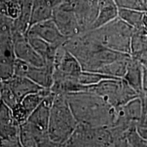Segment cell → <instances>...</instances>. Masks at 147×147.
<instances>
[{"mask_svg":"<svg viewBox=\"0 0 147 147\" xmlns=\"http://www.w3.org/2000/svg\"><path fill=\"white\" fill-rule=\"evenodd\" d=\"M64 47L77 59L82 70L123 78L131 55L104 47L86 33L69 38Z\"/></svg>","mask_w":147,"mask_h":147,"instance_id":"1","label":"cell"},{"mask_svg":"<svg viewBox=\"0 0 147 147\" xmlns=\"http://www.w3.org/2000/svg\"><path fill=\"white\" fill-rule=\"evenodd\" d=\"M65 95L78 123L104 127H111L115 125L117 109L102 97L91 91L74 92Z\"/></svg>","mask_w":147,"mask_h":147,"instance_id":"2","label":"cell"},{"mask_svg":"<svg viewBox=\"0 0 147 147\" xmlns=\"http://www.w3.org/2000/svg\"><path fill=\"white\" fill-rule=\"evenodd\" d=\"M78 123L71 111L65 94L55 93L50 111L49 135L55 146H64Z\"/></svg>","mask_w":147,"mask_h":147,"instance_id":"3","label":"cell"},{"mask_svg":"<svg viewBox=\"0 0 147 147\" xmlns=\"http://www.w3.org/2000/svg\"><path fill=\"white\" fill-rule=\"evenodd\" d=\"M84 33L104 47L130 55L134 28L119 16L102 27Z\"/></svg>","mask_w":147,"mask_h":147,"instance_id":"4","label":"cell"},{"mask_svg":"<svg viewBox=\"0 0 147 147\" xmlns=\"http://www.w3.org/2000/svg\"><path fill=\"white\" fill-rule=\"evenodd\" d=\"M87 91H91L102 97L115 108L125 105L134 99L139 97L137 92L123 78H109L98 83L89 86Z\"/></svg>","mask_w":147,"mask_h":147,"instance_id":"5","label":"cell"},{"mask_svg":"<svg viewBox=\"0 0 147 147\" xmlns=\"http://www.w3.org/2000/svg\"><path fill=\"white\" fill-rule=\"evenodd\" d=\"M64 146H113L109 127L78 123Z\"/></svg>","mask_w":147,"mask_h":147,"instance_id":"6","label":"cell"},{"mask_svg":"<svg viewBox=\"0 0 147 147\" xmlns=\"http://www.w3.org/2000/svg\"><path fill=\"white\" fill-rule=\"evenodd\" d=\"M19 131L20 124L12 110L0 100V139L2 146H21Z\"/></svg>","mask_w":147,"mask_h":147,"instance_id":"7","label":"cell"},{"mask_svg":"<svg viewBox=\"0 0 147 147\" xmlns=\"http://www.w3.org/2000/svg\"><path fill=\"white\" fill-rule=\"evenodd\" d=\"M14 75L27 77L45 89H51L53 84V65L35 66L16 59Z\"/></svg>","mask_w":147,"mask_h":147,"instance_id":"8","label":"cell"},{"mask_svg":"<svg viewBox=\"0 0 147 147\" xmlns=\"http://www.w3.org/2000/svg\"><path fill=\"white\" fill-rule=\"evenodd\" d=\"M53 19L61 34L67 38H72L82 34L69 0H66L55 7Z\"/></svg>","mask_w":147,"mask_h":147,"instance_id":"9","label":"cell"},{"mask_svg":"<svg viewBox=\"0 0 147 147\" xmlns=\"http://www.w3.org/2000/svg\"><path fill=\"white\" fill-rule=\"evenodd\" d=\"M14 51L16 58L35 66L46 65L45 59L37 53L27 38V34L12 33Z\"/></svg>","mask_w":147,"mask_h":147,"instance_id":"10","label":"cell"},{"mask_svg":"<svg viewBox=\"0 0 147 147\" xmlns=\"http://www.w3.org/2000/svg\"><path fill=\"white\" fill-rule=\"evenodd\" d=\"M27 34L39 37L55 47L64 45L68 39L61 34L53 18L32 25Z\"/></svg>","mask_w":147,"mask_h":147,"instance_id":"11","label":"cell"},{"mask_svg":"<svg viewBox=\"0 0 147 147\" xmlns=\"http://www.w3.org/2000/svg\"><path fill=\"white\" fill-rule=\"evenodd\" d=\"M82 33L91 30L97 15L98 3L91 0H69Z\"/></svg>","mask_w":147,"mask_h":147,"instance_id":"12","label":"cell"},{"mask_svg":"<svg viewBox=\"0 0 147 147\" xmlns=\"http://www.w3.org/2000/svg\"><path fill=\"white\" fill-rule=\"evenodd\" d=\"M50 92L51 89H43L39 92L31 93L24 97L17 107L12 110L18 123L21 125L25 123Z\"/></svg>","mask_w":147,"mask_h":147,"instance_id":"13","label":"cell"},{"mask_svg":"<svg viewBox=\"0 0 147 147\" xmlns=\"http://www.w3.org/2000/svg\"><path fill=\"white\" fill-rule=\"evenodd\" d=\"M16 59L12 39L0 42V80L7 81L14 76Z\"/></svg>","mask_w":147,"mask_h":147,"instance_id":"14","label":"cell"},{"mask_svg":"<svg viewBox=\"0 0 147 147\" xmlns=\"http://www.w3.org/2000/svg\"><path fill=\"white\" fill-rule=\"evenodd\" d=\"M5 82L8 84L11 91L19 103L27 95L39 92L45 89L27 77L16 75H14L10 79Z\"/></svg>","mask_w":147,"mask_h":147,"instance_id":"15","label":"cell"},{"mask_svg":"<svg viewBox=\"0 0 147 147\" xmlns=\"http://www.w3.org/2000/svg\"><path fill=\"white\" fill-rule=\"evenodd\" d=\"M119 10L115 0H99L97 15L91 29L102 27L118 17Z\"/></svg>","mask_w":147,"mask_h":147,"instance_id":"16","label":"cell"},{"mask_svg":"<svg viewBox=\"0 0 147 147\" xmlns=\"http://www.w3.org/2000/svg\"><path fill=\"white\" fill-rule=\"evenodd\" d=\"M143 69L144 66L131 56L126 73L123 77L127 83L137 92L139 97L142 93Z\"/></svg>","mask_w":147,"mask_h":147,"instance_id":"17","label":"cell"},{"mask_svg":"<svg viewBox=\"0 0 147 147\" xmlns=\"http://www.w3.org/2000/svg\"><path fill=\"white\" fill-rule=\"evenodd\" d=\"M54 8L55 7L50 0H34L31 11L29 27L36 23L53 18Z\"/></svg>","mask_w":147,"mask_h":147,"instance_id":"18","label":"cell"},{"mask_svg":"<svg viewBox=\"0 0 147 147\" xmlns=\"http://www.w3.org/2000/svg\"><path fill=\"white\" fill-rule=\"evenodd\" d=\"M131 57L147 67V36L134 32L132 35L131 42Z\"/></svg>","mask_w":147,"mask_h":147,"instance_id":"19","label":"cell"},{"mask_svg":"<svg viewBox=\"0 0 147 147\" xmlns=\"http://www.w3.org/2000/svg\"><path fill=\"white\" fill-rule=\"evenodd\" d=\"M27 38L34 49L46 62V64L53 65V61L57 49L54 46L35 35L27 34Z\"/></svg>","mask_w":147,"mask_h":147,"instance_id":"20","label":"cell"},{"mask_svg":"<svg viewBox=\"0 0 147 147\" xmlns=\"http://www.w3.org/2000/svg\"><path fill=\"white\" fill-rule=\"evenodd\" d=\"M145 11L129 8H119V17L134 28V32L140 33L142 28L143 17Z\"/></svg>","mask_w":147,"mask_h":147,"instance_id":"21","label":"cell"},{"mask_svg":"<svg viewBox=\"0 0 147 147\" xmlns=\"http://www.w3.org/2000/svg\"><path fill=\"white\" fill-rule=\"evenodd\" d=\"M21 12V5L18 0H0V14L16 19Z\"/></svg>","mask_w":147,"mask_h":147,"instance_id":"22","label":"cell"},{"mask_svg":"<svg viewBox=\"0 0 147 147\" xmlns=\"http://www.w3.org/2000/svg\"><path fill=\"white\" fill-rule=\"evenodd\" d=\"M14 20L0 14V42L12 39Z\"/></svg>","mask_w":147,"mask_h":147,"instance_id":"23","label":"cell"},{"mask_svg":"<svg viewBox=\"0 0 147 147\" xmlns=\"http://www.w3.org/2000/svg\"><path fill=\"white\" fill-rule=\"evenodd\" d=\"M0 100L5 104H6L12 110L15 109L19 104V102L14 96L10 88L9 87L8 84L5 82H3V88L0 94Z\"/></svg>","mask_w":147,"mask_h":147,"instance_id":"24","label":"cell"},{"mask_svg":"<svg viewBox=\"0 0 147 147\" xmlns=\"http://www.w3.org/2000/svg\"><path fill=\"white\" fill-rule=\"evenodd\" d=\"M119 8L136 9L143 11L147 10L146 0H115Z\"/></svg>","mask_w":147,"mask_h":147,"instance_id":"25","label":"cell"},{"mask_svg":"<svg viewBox=\"0 0 147 147\" xmlns=\"http://www.w3.org/2000/svg\"><path fill=\"white\" fill-rule=\"evenodd\" d=\"M50 1H51V3H53V6L55 8V7H57L61 3H63V1H66V0H50Z\"/></svg>","mask_w":147,"mask_h":147,"instance_id":"26","label":"cell"},{"mask_svg":"<svg viewBox=\"0 0 147 147\" xmlns=\"http://www.w3.org/2000/svg\"><path fill=\"white\" fill-rule=\"evenodd\" d=\"M3 85V82L1 81V80H0V94H1V90H2Z\"/></svg>","mask_w":147,"mask_h":147,"instance_id":"27","label":"cell"},{"mask_svg":"<svg viewBox=\"0 0 147 147\" xmlns=\"http://www.w3.org/2000/svg\"><path fill=\"white\" fill-rule=\"evenodd\" d=\"M91 1H93V2H95V3H98L99 0H91Z\"/></svg>","mask_w":147,"mask_h":147,"instance_id":"28","label":"cell"},{"mask_svg":"<svg viewBox=\"0 0 147 147\" xmlns=\"http://www.w3.org/2000/svg\"><path fill=\"white\" fill-rule=\"evenodd\" d=\"M0 146H2V142H1V139H0Z\"/></svg>","mask_w":147,"mask_h":147,"instance_id":"29","label":"cell"},{"mask_svg":"<svg viewBox=\"0 0 147 147\" xmlns=\"http://www.w3.org/2000/svg\"><path fill=\"white\" fill-rule=\"evenodd\" d=\"M146 2H147V1H146Z\"/></svg>","mask_w":147,"mask_h":147,"instance_id":"30","label":"cell"}]
</instances>
